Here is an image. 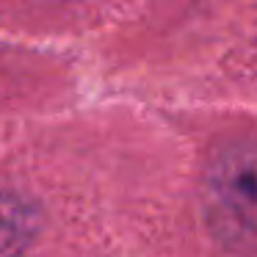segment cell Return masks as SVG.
Returning a JSON list of instances; mask_svg holds the SVG:
<instances>
[{
	"mask_svg": "<svg viewBox=\"0 0 257 257\" xmlns=\"http://www.w3.org/2000/svg\"><path fill=\"white\" fill-rule=\"evenodd\" d=\"M254 144L227 141L213 152L205 172V210L218 240L240 251L254 243Z\"/></svg>",
	"mask_w": 257,
	"mask_h": 257,
	"instance_id": "cell-1",
	"label": "cell"
},
{
	"mask_svg": "<svg viewBox=\"0 0 257 257\" xmlns=\"http://www.w3.org/2000/svg\"><path fill=\"white\" fill-rule=\"evenodd\" d=\"M42 229V207L28 194L0 188V257H23Z\"/></svg>",
	"mask_w": 257,
	"mask_h": 257,
	"instance_id": "cell-2",
	"label": "cell"
}]
</instances>
